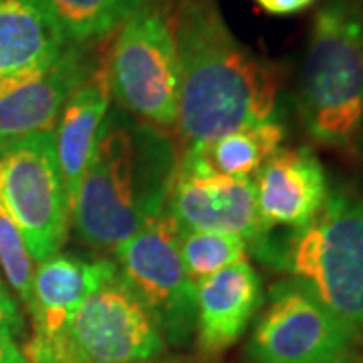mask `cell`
<instances>
[{"mask_svg":"<svg viewBox=\"0 0 363 363\" xmlns=\"http://www.w3.org/2000/svg\"><path fill=\"white\" fill-rule=\"evenodd\" d=\"M168 9L180 65L174 125L180 154L274 119L279 69L234 37L218 2L168 0Z\"/></svg>","mask_w":363,"mask_h":363,"instance_id":"6da1fadb","label":"cell"},{"mask_svg":"<svg viewBox=\"0 0 363 363\" xmlns=\"http://www.w3.org/2000/svg\"><path fill=\"white\" fill-rule=\"evenodd\" d=\"M178 157L166 131L109 111L71 210L79 238L113 252L166 212Z\"/></svg>","mask_w":363,"mask_h":363,"instance_id":"7a4b0ae2","label":"cell"},{"mask_svg":"<svg viewBox=\"0 0 363 363\" xmlns=\"http://www.w3.org/2000/svg\"><path fill=\"white\" fill-rule=\"evenodd\" d=\"M307 133L345 156L359 152L363 128L362 0H325L315 14L298 87Z\"/></svg>","mask_w":363,"mask_h":363,"instance_id":"3957f363","label":"cell"},{"mask_svg":"<svg viewBox=\"0 0 363 363\" xmlns=\"http://www.w3.org/2000/svg\"><path fill=\"white\" fill-rule=\"evenodd\" d=\"M309 286L343 321L363 331V186L339 182L305 228L272 238L257 252Z\"/></svg>","mask_w":363,"mask_h":363,"instance_id":"277c9868","label":"cell"},{"mask_svg":"<svg viewBox=\"0 0 363 363\" xmlns=\"http://www.w3.org/2000/svg\"><path fill=\"white\" fill-rule=\"evenodd\" d=\"M111 99L143 123L174 130L180 65L168 0H145L105 55Z\"/></svg>","mask_w":363,"mask_h":363,"instance_id":"5b68a950","label":"cell"},{"mask_svg":"<svg viewBox=\"0 0 363 363\" xmlns=\"http://www.w3.org/2000/svg\"><path fill=\"white\" fill-rule=\"evenodd\" d=\"M0 204L21 230L37 264L59 255L69 236L71 204L52 131L0 150Z\"/></svg>","mask_w":363,"mask_h":363,"instance_id":"8992f818","label":"cell"},{"mask_svg":"<svg viewBox=\"0 0 363 363\" xmlns=\"http://www.w3.org/2000/svg\"><path fill=\"white\" fill-rule=\"evenodd\" d=\"M178 226L162 212L113 250L117 277L169 345L196 331V285L182 262Z\"/></svg>","mask_w":363,"mask_h":363,"instance_id":"52a82bcc","label":"cell"},{"mask_svg":"<svg viewBox=\"0 0 363 363\" xmlns=\"http://www.w3.org/2000/svg\"><path fill=\"white\" fill-rule=\"evenodd\" d=\"M362 337L309 286L285 279L271 286L247 351L255 363H341L357 355Z\"/></svg>","mask_w":363,"mask_h":363,"instance_id":"ba28073f","label":"cell"},{"mask_svg":"<svg viewBox=\"0 0 363 363\" xmlns=\"http://www.w3.org/2000/svg\"><path fill=\"white\" fill-rule=\"evenodd\" d=\"M117 277L113 260H87L77 255H55L43 260L33 277L28 307L33 333L23 353L28 363H85L73 337V319L83 301Z\"/></svg>","mask_w":363,"mask_h":363,"instance_id":"9c48e42d","label":"cell"},{"mask_svg":"<svg viewBox=\"0 0 363 363\" xmlns=\"http://www.w3.org/2000/svg\"><path fill=\"white\" fill-rule=\"evenodd\" d=\"M166 212L178 230L233 234L255 255L272 234L260 218L255 180L222 176L198 152L178 157Z\"/></svg>","mask_w":363,"mask_h":363,"instance_id":"30bf717a","label":"cell"},{"mask_svg":"<svg viewBox=\"0 0 363 363\" xmlns=\"http://www.w3.org/2000/svg\"><path fill=\"white\" fill-rule=\"evenodd\" d=\"M73 337L85 363H142L166 350L156 323L119 277L83 301Z\"/></svg>","mask_w":363,"mask_h":363,"instance_id":"8fae6325","label":"cell"},{"mask_svg":"<svg viewBox=\"0 0 363 363\" xmlns=\"http://www.w3.org/2000/svg\"><path fill=\"white\" fill-rule=\"evenodd\" d=\"M91 45H69L37 71L0 79V150L25 138L55 131L67 99L99 65Z\"/></svg>","mask_w":363,"mask_h":363,"instance_id":"7c38bea8","label":"cell"},{"mask_svg":"<svg viewBox=\"0 0 363 363\" xmlns=\"http://www.w3.org/2000/svg\"><path fill=\"white\" fill-rule=\"evenodd\" d=\"M255 188L260 218L269 230H301L319 214L331 186L313 150L281 147L255 174Z\"/></svg>","mask_w":363,"mask_h":363,"instance_id":"4fadbf2b","label":"cell"},{"mask_svg":"<svg viewBox=\"0 0 363 363\" xmlns=\"http://www.w3.org/2000/svg\"><path fill=\"white\" fill-rule=\"evenodd\" d=\"M262 303L259 272L245 260L196 285V343L216 357L245 335Z\"/></svg>","mask_w":363,"mask_h":363,"instance_id":"5bb4252c","label":"cell"},{"mask_svg":"<svg viewBox=\"0 0 363 363\" xmlns=\"http://www.w3.org/2000/svg\"><path fill=\"white\" fill-rule=\"evenodd\" d=\"M111 105L105 57L77 89L71 93L55 125V147L63 176L67 198L73 210L81 178L87 169L93 150L104 130Z\"/></svg>","mask_w":363,"mask_h":363,"instance_id":"9a60e30c","label":"cell"},{"mask_svg":"<svg viewBox=\"0 0 363 363\" xmlns=\"http://www.w3.org/2000/svg\"><path fill=\"white\" fill-rule=\"evenodd\" d=\"M69 45L33 0H0V79L47 67Z\"/></svg>","mask_w":363,"mask_h":363,"instance_id":"2e32d148","label":"cell"},{"mask_svg":"<svg viewBox=\"0 0 363 363\" xmlns=\"http://www.w3.org/2000/svg\"><path fill=\"white\" fill-rule=\"evenodd\" d=\"M71 45H95L117 33L145 0H33Z\"/></svg>","mask_w":363,"mask_h":363,"instance_id":"e0dca14e","label":"cell"},{"mask_svg":"<svg viewBox=\"0 0 363 363\" xmlns=\"http://www.w3.org/2000/svg\"><path fill=\"white\" fill-rule=\"evenodd\" d=\"M285 125L274 117L250 128L230 131L200 150L208 168L230 178H252L285 142Z\"/></svg>","mask_w":363,"mask_h":363,"instance_id":"ac0fdd59","label":"cell"},{"mask_svg":"<svg viewBox=\"0 0 363 363\" xmlns=\"http://www.w3.org/2000/svg\"><path fill=\"white\" fill-rule=\"evenodd\" d=\"M182 262L188 277L198 285L208 277L224 271L233 264L245 262L248 245L233 234L204 233V230H178Z\"/></svg>","mask_w":363,"mask_h":363,"instance_id":"d6986e66","label":"cell"},{"mask_svg":"<svg viewBox=\"0 0 363 363\" xmlns=\"http://www.w3.org/2000/svg\"><path fill=\"white\" fill-rule=\"evenodd\" d=\"M33 262L23 234L0 204V271L26 311L33 303Z\"/></svg>","mask_w":363,"mask_h":363,"instance_id":"ffe728a7","label":"cell"},{"mask_svg":"<svg viewBox=\"0 0 363 363\" xmlns=\"http://www.w3.org/2000/svg\"><path fill=\"white\" fill-rule=\"evenodd\" d=\"M0 333L13 337L14 341L25 337V317L18 307V301L13 297L2 277H0Z\"/></svg>","mask_w":363,"mask_h":363,"instance_id":"44dd1931","label":"cell"},{"mask_svg":"<svg viewBox=\"0 0 363 363\" xmlns=\"http://www.w3.org/2000/svg\"><path fill=\"white\" fill-rule=\"evenodd\" d=\"M264 13L274 16H289L309 9L315 0H255Z\"/></svg>","mask_w":363,"mask_h":363,"instance_id":"7402d4cb","label":"cell"},{"mask_svg":"<svg viewBox=\"0 0 363 363\" xmlns=\"http://www.w3.org/2000/svg\"><path fill=\"white\" fill-rule=\"evenodd\" d=\"M0 363H28L13 337L0 333Z\"/></svg>","mask_w":363,"mask_h":363,"instance_id":"603a6c76","label":"cell"},{"mask_svg":"<svg viewBox=\"0 0 363 363\" xmlns=\"http://www.w3.org/2000/svg\"><path fill=\"white\" fill-rule=\"evenodd\" d=\"M142 363H208L204 359H198V357H186V355H166V357H162V355H157L154 359H147V362Z\"/></svg>","mask_w":363,"mask_h":363,"instance_id":"cb8c5ba5","label":"cell"},{"mask_svg":"<svg viewBox=\"0 0 363 363\" xmlns=\"http://www.w3.org/2000/svg\"><path fill=\"white\" fill-rule=\"evenodd\" d=\"M341 363H363V357L355 355V357H351V359H345V362H341Z\"/></svg>","mask_w":363,"mask_h":363,"instance_id":"d4e9b609","label":"cell"},{"mask_svg":"<svg viewBox=\"0 0 363 363\" xmlns=\"http://www.w3.org/2000/svg\"><path fill=\"white\" fill-rule=\"evenodd\" d=\"M363 147V128H362V142H359V150Z\"/></svg>","mask_w":363,"mask_h":363,"instance_id":"484cf974","label":"cell"},{"mask_svg":"<svg viewBox=\"0 0 363 363\" xmlns=\"http://www.w3.org/2000/svg\"><path fill=\"white\" fill-rule=\"evenodd\" d=\"M362 6H363V0H362Z\"/></svg>","mask_w":363,"mask_h":363,"instance_id":"4316f807","label":"cell"}]
</instances>
